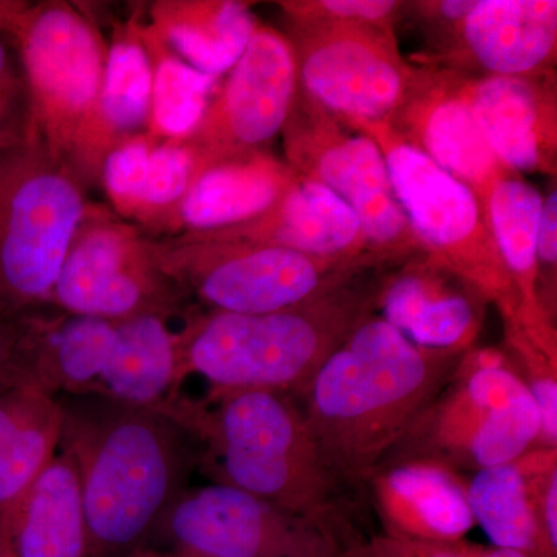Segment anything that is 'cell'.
Masks as SVG:
<instances>
[{
	"mask_svg": "<svg viewBox=\"0 0 557 557\" xmlns=\"http://www.w3.org/2000/svg\"><path fill=\"white\" fill-rule=\"evenodd\" d=\"M60 450L78 471L87 557H131L203 463L205 446L160 406L101 392L57 395Z\"/></svg>",
	"mask_w": 557,
	"mask_h": 557,
	"instance_id": "6da1fadb",
	"label": "cell"
},
{
	"mask_svg": "<svg viewBox=\"0 0 557 557\" xmlns=\"http://www.w3.org/2000/svg\"><path fill=\"white\" fill-rule=\"evenodd\" d=\"M465 354L417 346L373 313L359 322L295 395L329 467L364 485L453 379Z\"/></svg>",
	"mask_w": 557,
	"mask_h": 557,
	"instance_id": "7a4b0ae2",
	"label": "cell"
},
{
	"mask_svg": "<svg viewBox=\"0 0 557 557\" xmlns=\"http://www.w3.org/2000/svg\"><path fill=\"white\" fill-rule=\"evenodd\" d=\"M159 406L203 443L201 468L214 482L324 527L344 549L362 537L351 523L357 485L329 467L293 395L249 388L209 394L201 405L172 394Z\"/></svg>",
	"mask_w": 557,
	"mask_h": 557,
	"instance_id": "3957f363",
	"label": "cell"
},
{
	"mask_svg": "<svg viewBox=\"0 0 557 557\" xmlns=\"http://www.w3.org/2000/svg\"><path fill=\"white\" fill-rule=\"evenodd\" d=\"M370 270L273 313L190 311L175 333V392L189 375H200L212 384L211 394L263 388L295 397L376 309L380 282H361Z\"/></svg>",
	"mask_w": 557,
	"mask_h": 557,
	"instance_id": "277c9868",
	"label": "cell"
},
{
	"mask_svg": "<svg viewBox=\"0 0 557 557\" xmlns=\"http://www.w3.org/2000/svg\"><path fill=\"white\" fill-rule=\"evenodd\" d=\"M87 189L35 129L0 152V314L30 318L53 307Z\"/></svg>",
	"mask_w": 557,
	"mask_h": 557,
	"instance_id": "5b68a950",
	"label": "cell"
},
{
	"mask_svg": "<svg viewBox=\"0 0 557 557\" xmlns=\"http://www.w3.org/2000/svg\"><path fill=\"white\" fill-rule=\"evenodd\" d=\"M341 123L369 135L379 146L395 196L426 256L496 304L505 324L515 322L519 293L474 193L406 141L386 120Z\"/></svg>",
	"mask_w": 557,
	"mask_h": 557,
	"instance_id": "8992f818",
	"label": "cell"
},
{
	"mask_svg": "<svg viewBox=\"0 0 557 557\" xmlns=\"http://www.w3.org/2000/svg\"><path fill=\"white\" fill-rule=\"evenodd\" d=\"M539 434L534 399L509 361L482 368L467 351L453 379L381 467L429 461L457 474L478 472L536 449Z\"/></svg>",
	"mask_w": 557,
	"mask_h": 557,
	"instance_id": "52a82bcc",
	"label": "cell"
},
{
	"mask_svg": "<svg viewBox=\"0 0 557 557\" xmlns=\"http://www.w3.org/2000/svg\"><path fill=\"white\" fill-rule=\"evenodd\" d=\"M161 270L207 310L262 314L292 309L362 271L373 260L322 259L295 249L212 239L197 233L156 239Z\"/></svg>",
	"mask_w": 557,
	"mask_h": 557,
	"instance_id": "ba28073f",
	"label": "cell"
},
{
	"mask_svg": "<svg viewBox=\"0 0 557 557\" xmlns=\"http://www.w3.org/2000/svg\"><path fill=\"white\" fill-rule=\"evenodd\" d=\"M0 24L20 50L33 129L54 157L72 166L97 108L108 44L95 22L64 0L0 2Z\"/></svg>",
	"mask_w": 557,
	"mask_h": 557,
	"instance_id": "9c48e42d",
	"label": "cell"
},
{
	"mask_svg": "<svg viewBox=\"0 0 557 557\" xmlns=\"http://www.w3.org/2000/svg\"><path fill=\"white\" fill-rule=\"evenodd\" d=\"M282 134L288 166L354 209L370 252L381 263L399 265L426 255L395 196L383 153L369 135L344 126L299 87Z\"/></svg>",
	"mask_w": 557,
	"mask_h": 557,
	"instance_id": "30bf717a",
	"label": "cell"
},
{
	"mask_svg": "<svg viewBox=\"0 0 557 557\" xmlns=\"http://www.w3.org/2000/svg\"><path fill=\"white\" fill-rule=\"evenodd\" d=\"M189 298L157 259L156 239L112 209L87 203L51 304L62 313L120 322L188 317Z\"/></svg>",
	"mask_w": 557,
	"mask_h": 557,
	"instance_id": "8fae6325",
	"label": "cell"
},
{
	"mask_svg": "<svg viewBox=\"0 0 557 557\" xmlns=\"http://www.w3.org/2000/svg\"><path fill=\"white\" fill-rule=\"evenodd\" d=\"M287 39L299 90L339 121H387L412 79L391 27L289 22Z\"/></svg>",
	"mask_w": 557,
	"mask_h": 557,
	"instance_id": "7c38bea8",
	"label": "cell"
},
{
	"mask_svg": "<svg viewBox=\"0 0 557 557\" xmlns=\"http://www.w3.org/2000/svg\"><path fill=\"white\" fill-rule=\"evenodd\" d=\"M156 533L185 557H341L344 552L324 527L218 482L188 487Z\"/></svg>",
	"mask_w": 557,
	"mask_h": 557,
	"instance_id": "4fadbf2b",
	"label": "cell"
},
{
	"mask_svg": "<svg viewBox=\"0 0 557 557\" xmlns=\"http://www.w3.org/2000/svg\"><path fill=\"white\" fill-rule=\"evenodd\" d=\"M296 94L298 72L287 36L259 24L199 123L183 139L197 164L267 149L284 129Z\"/></svg>",
	"mask_w": 557,
	"mask_h": 557,
	"instance_id": "5bb4252c",
	"label": "cell"
},
{
	"mask_svg": "<svg viewBox=\"0 0 557 557\" xmlns=\"http://www.w3.org/2000/svg\"><path fill=\"white\" fill-rule=\"evenodd\" d=\"M469 73L413 67L405 98L387 123L406 141L468 186L485 205L494 182L511 170L483 134L469 98Z\"/></svg>",
	"mask_w": 557,
	"mask_h": 557,
	"instance_id": "9a60e30c",
	"label": "cell"
},
{
	"mask_svg": "<svg viewBox=\"0 0 557 557\" xmlns=\"http://www.w3.org/2000/svg\"><path fill=\"white\" fill-rule=\"evenodd\" d=\"M487 299L426 255L413 256L380 282L376 307L392 327L417 346L474 348Z\"/></svg>",
	"mask_w": 557,
	"mask_h": 557,
	"instance_id": "2e32d148",
	"label": "cell"
},
{
	"mask_svg": "<svg viewBox=\"0 0 557 557\" xmlns=\"http://www.w3.org/2000/svg\"><path fill=\"white\" fill-rule=\"evenodd\" d=\"M469 98L498 159L516 172L556 175L557 102L553 72L469 78Z\"/></svg>",
	"mask_w": 557,
	"mask_h": 557,
	"instance_id": "e0dca14e",
	"label": "cell"
},
{
	"mask_svg": "<svg viewBox=\"0 0 557 557\" xmlns=\"http://www.w3.org/2000/svg\"><path fill=\"white\" fill-rule=\"evenodd\" d=\"M196 171V153L185 139L156 138L146 132L109 153L100 186L119 218L149 237H174L180 205Z\"/></svg>",
	"mask_w": 557,
	"mask_h": 557,
	"instance_id": "ac0fdd59",
	"label": "cell"
},
{
	"mask_svg": "<svg viewBox=\"0 0 557 557\" xmlns=\"http://www.w3.org/2000/svg\"><path fill=\"white\" fill-rule=\"evenodd\" d=\"M197 234L212 239L295 249L314 258L347 262L373 260L384 265L370 252L354 209L321 183L300 175L295 185L258 218Z\"/></svg>",
	"mask_w": 557,
	"mask_h": 557,
	"instance_id": "d6986e66",
	"label": "cell"
},
{
	"mask_svg": "<svg viewBox=\"0 0 557 557\" xmlns=\"http://www.w3.org/2000/svg\"><path fill=\"white\" fill-rule=\"evenodd\" d=\"M449 30L458 44L448 60L475 65L482 76L553 72L557 49L556 0H478Z\"/></svg>",
	"mask_w": 557,
	"mask_h": 557,
	"instance_id": "ffe728a7",
	"label": "cell"
},
{
	"mask_svg": "<svg viewBox=\"0 0 557 557\" xmlns=\"http://www.w3.org/2000/svg\"><path fill=\"white\" fill-rule=\"evenodd\" d=\"M383 534L413 542H458L475 525L461 474L429 461H403L364 482Z\"/></svg>",
	"mask_w": 557,
	"mask_h": 557,
	"instance_id": "44dd1931",
	"label": "cell"
},
{
	"mask_svg": "<svg viewBox=\"0 0 557 557\" xmlns=\"http://www.w3.org/2000/svg\"><path fill=\"white\" fill-rule=\"evenodd\" d=\"M139 24L132 17L121 25L108 47L97 108L73 156L72 168L87 188L100 185L102 163L112 150L149 129L152 69Z\"/></svg>",
	"mask_w": 557,
	"mask_h": 557,
	"instance_id": "7402d4cb",
	"label": "cell"
},
{
	"mask_svg": "<svg viewBox=\"0 0 557 557\" xmlns=\"http://www.w3.org/2000/svg\"><path fill=\"white\" fill-rule=\"evenodd\" d=\"M299 175L267 149L197 164L180 205L175 236L228 228L258 218Z\"/></svg>",
	"mask_w": 557,
	"mask_h": 557,
	"instance_id": "603a6c76",
	"label": "cell"
},
{
	"mask_svg": "<svg viewBox=\"0 0 557 557\" xmlns=\"http://www.w3.org/2000/svg\"><path fill=\"white\" fill-rule=\"evenodd\" d=\"M0 536L11 557H87L86 515L78 471L60 453L9 507Z\"/></svg>",
	"mask_w": 557,
	"mask_h": 557,
	"instance_id": "cb8c5ba5",
	"label": "cell"
},
{
	"mask_svg": "<svg viewBox=\"0 0 557 557\" xmlns=\"http://www.w3.org/2000/svg\"><path fill=\"white\" fill-rule=\"evenodd\" d=\"M555 468L557 449H531L518 460L474 472L467 485L469 508L494 547L557 557L539 512V486Z\"/></svg>",
	"mask_w": 557,
	"mask_h": 557,
	"instance_id": "d4e9b609",
	"label": "cell"
},
{
	"mask_svg": "<svg viewBox=\"0 0 557 557\" xmlns=\"http://www.w3.org/2000/svg\"><path fill=\"white\" fill-rule=\"evenodd\" d=\"M542 200L539 190L509 170L487 193L483 214L502 262L520 298L519 317L505 327H516L537 338H556L553 319L545 314L537 295V231Z\"/></svg>",
	"mask_w": 557,
	"mask_h": 557,
	"instance_id": "484cf974",
	"label": "cell"
},
{
	"mask_svg": "<svg viewBox=\"0 0 557 557\" xmlns=\"http://www.w3.org/2000/svg\"><path fill=\"white\" fill-rule=\"evenodd\" d=\"M150 27L197 72L219 79L240 60L259 22L237 0H159Z\"/></svg>",
	"mask_w": 557,
	"mask_h": 557,
	"instance_id": "4316f807",
	"label": "cell"
},
{
	"mask_svg": "<svg viewBox=\"0 0 557 557\" xmlns=\"http://www.w3.org/2000/svg\"><path fill=\"white\" fill-rule=\"evenodd\" d=\"M57 395L35 383L0 392V509L9 507L60 453Z\"/></svg>",
	"mask_w": 557,
	"mask_h": 557,
	"instance_id": "83f0119b",
	"label": "cell"
},
{
	"mask_svg": "<svg viewBox=\"0 0 557 557\" xmlns=\"http://www.w3.org/2000/svg\"><path fill=\"white\" fill-rule=\"evenodd\" d=\"M177 346L166 319L115 322L112 350L95 392L139 406H159L175 394Z\"/></svg>",
	"mask_w": 557,
	"mask_h": 557,
	"instance_id": "f1b7e54d",
	"label": "cell"
},
{
	"mask_svg": "<svg viewBox=\"0 0 557 557\" xmlns=\"http://www.w3.org/2000/svg\"><path fill=\"white\" fill-rule=\"evenodd\" d=\"M115 322L58 309L36 322L35 380L53 395L95 392L112 350Z\"/></svg>",
	"mask_w": 557,
	"mask_h": 557,
	"instance_id": "f546056e",
	"label": "cell"
},
{
	"mask_svg": "<svg viewBox=\"0 0 557 557\" xmlns=\"http://www.w3.org/2000/svg\"><path fill=\"white\" fill-rule=\"evenodd\" d=\"M139 35L152 69L150 137H188L207 109L218 81L180 60L149 24H139Z\"/></svg>",
	"mask_w": 557,
	"mask_h": 557,
	"instance_id": "4dcf8cb0",
	"label": "cell"
},
{
	"mask_svg": "<svg viewBox=\"0 0 557 557\" xmlns=\"http://www.w3.org/2000/svg\"><path fill=\"white\" fill-rule=\"evenodd\" d=\"M32 132L30 91L20 50L0 24V152L21 145Z\"/></svg>",
	"mask_w": 557,
	"mask_h": 557,
	"instance_id": "1f68e13d",
	"label": "cell"
},
{
	"mask_svg": "<svg viewBox=\"0 0 557 557\" xmlns=\"http://www.w3.org/2000/svg\"><path fill=\"white\" fill-rule=\"evenodd\" d=\"M341 557H533L516 549L482 547L458 542H413L386 536L361 537L341 553Z\"/></svg>",
	"mask_w": 557,
	"mask_h": 557,
	"instance_id": "d6a6232c",
	"label": "cell"
},
{
	"mask_svg": "<svg viewBox=\"0 0 557 557\" xmlns=\"http://www.w3.org/2000/svg\"><path fill=\"white\" fill-rule=\"evenodd\" d=\"M405 3L392 0H296L278 2L289 22H361L391 27Z\"/></svg>",
	"mask_w": 557,
	"mask_h": 557,
	"instance_id": "836d02e7",
	"label": "cell"
},
{
	"mask_svg": "<svg viewBox=\"0 0 557 557\" xmlns=\"http://www.w3.org/2000/svg\"><path fill=\"white\" fill-rule=\"evenodd\" d=\"M39 314L30 318L0 314V392L21 383L38 384L33 372V351Z\"/></svg>",
	"mask_w": 557,
	"mask_h": 557,
	"instance_id": "e575fe53",
	"label": "cell"
},
{
	"mask_svg": "<svg viewBox=\"0 0 557 557\" xmlns=\"http://www.w3.org/2000/svg\"><path fill=\"white\" fill-rule=\"evenodd\" d=\"M537 295L539 304L548 318L556 313V265H557V194L556 189L545 197L539 222L537 245Z\"/></svg>",
	"mask_w": 557,
	"mask_h": 557,
	"instance_id": "d590c367",
	"label": "cell"
},
{
	"mask_svg": "<svg viewBox=\"0 0 557 557\" xmlns=\"http://www.w3.org/2000/svg\"><path fill=\"white\" fill-rule=\"evenodd\" d=\"M412 5L423 20L440 22L449 28L467 20L468 14L478 5V0H442V2H417Z\"/></svg>",
	"mask_w": 557,
	"mask_h": 557,
	"instance_id": "8d00e7d4",
	"label": "cell"
},
{
	"mask_svg": "<svg viewBox=\"0 0 557 557\" xmlns=\"http://www.w3.org/2000/svg\"><path fill=\"white\" fill-rule=\"evenodd\" d=\"M539 512L549 547L557 552V468L542 479L539 487Z\"/></svg>",
	"mask_w": 557,
	"mask_h": 557,
	"instance_id": "74e56055",
	"label": "cell"
},
{
	"mask_svg": "<svg viewBox=\"0 0 557 557\" xmlns=\"http://www.w3.org/2000/svg\"><path fill=\"white\" fill-rule=\"evenodd\" d=\"M132 557H185L178 555H156V553H135Z\"/></svg>",
	"mask_w": 557,
	"mask_h": 557,
	"instance_id": "f35d334b",
	"label": "cell"
},
{
	"mask_svg": "<svg viewBox=\"0 0 557 557\" xmlns=\"http://www.w3.org/2000/svg\"><path fill=\"white\" fill-rule=\"evenodd\" d=\"M0 557H11L10 549L7 547L2 536H0Z\"/></svg>",
	"mask_w": 557,
	"mask_h": 557,
	"instance_id": "ab89813d",
	"label": "cell"
}]
</instances>
